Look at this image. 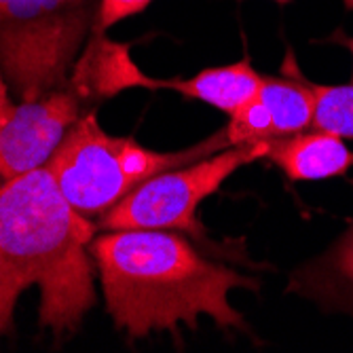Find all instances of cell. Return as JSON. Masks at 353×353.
I'll return each instance as SVG.
<instances>
[{"label":"cell","mask_w":353,"mask_h":353,"mask_svg":"<svg viewBox=\"0 0 353 353\" xmlns=\"http://www.w3.org/2000/svg\"><path fill=\"white\" fill-rule=\"evenodd\" d=\"M100 273L106 311L130 339L150 332L195 330L210 317L222 330H243V315L229 303L235 288L259 290V281L214 263L174 231H104L89 243Z\"/></svg>","instance_id":"cell-1"},{"label":"cell","mask_w":353,"mask_h":353,"mask_svg":"<svg viewBox=\"0 0 353 353\" xmlns=\"http://www.w3.org/2000/svg\"><path fill=\"white\" fill-rule=\"evenodd\" d=\"M98 224L61 195L47 168L0 188V334L13 330V311L30 285L41 288V326L74 332L95 303L89 243Z\"/></svg>","instance_id":"cell-2"},{"label":"cell","mask_w":353,"mask_h":353,"mask_svg":"<svg viewBox=\"0 0 353 353\" xmlns=\"http://www.w3.org/2000/svg\"><path fill=\"white\" fill-rule=\"evenodd\" d=\"M227 132H218L186 150L157 152L132 138L108 136L95 114H83L47 161L61 195L87 220H100L144 180L229 148Z\"/></svg>","instance_id":"cell-3"},{"label":"cell","mask_w":353,"mask_h":353,"mask_svg":"<svg viewBox=\"0 0 353 353\" xmlns=\"http://www.w3.org/2000/svg\"><path fill=\"white\" fill-rule=\"evenodd\" d=\"M100 0H0V72L19 100L63 89Z\"/></svg>","instance_id":"cell-4"},{"label":"cell","mask_w":353,"mask_h":353,"mask_svg":"<svg viewBox=\"0 0 353 353\" xmlns=\"http://www.w3.org/2000/svg\"><path fill=\"white\" fill-rule=\"evenodd\" d=\"M265 142H245L208 154L195 163L157 174L138 184L98 222V231H178L195 241H205V227L197 208L239 168L265 159Z\"/></svg>","instance_id":"cell-5"},{"label":"cell","mask_w":353,"mask_h":353,"mask_svg":"<svg viewBox=\"0 0 353 353\" xmlns=\"http://www.w3.org/2000/svg\"><path fill=\"white\" fill-rule=\"evenodd\" d=\"M85 104L66 85L39 100L15 104L0 72V178L3 182L45 168L55 148L83 117Z\"/></svg>","instance_id":"cell-6"},{"label":"cell","mask_w":353,"mask_h":353,"mask_svg":"<svg viewBox=\"0 0 353 353\" xmlns=\"http://www.w3.org/2000/svg\"><path fill=\"white\" fill-rule=\"evenodd\" d=\"M315 98L296 68L292 51L283 61V77H263L254 98L239 108L224 127L231 146L265 142L311 130Z\"/></svg>","instance_id":"cell-7"},{"label":"cell","mask_w":353,"mask_h":353,"mask_svg":"<svg viewBox=\"0 0 353 353\" xmlns=\"http://www.w3.org/2000/svg\"><path fill=\"white\" fill-rule=\"evenodd\" d=\"M148 79L134 63L130 45L110 41L106 32H91L68 85L83 102H89L112 98L123 89L148 87Z\"/></svg>","instance_id":"cell-8"},{"label":"cell","mask_w":353,"mask_h":353,"mask_svg":"<svg viewBox=\"0 0 353 353\" xmlns=\"http://www.w3.org/2000/svg\"><path fill=\"white\" fill-rule=\"evenodd\" d=\"M265 159L292 182L326 180L343 176L353 168V152L345 146L343 138L322 130L267 140Z\"/></svg>","instance_id":"cell-9"},{"label":"cell","mask_w":353,"mask_h":353,"mask_svg":"<svg viewBox=\"0 0 353 353\" xmlns=\"http://www.w3.org/2000/svg\"><path fill=\"white\" fill-rule=\"evenodd\" d=\"M288 292L353 313V224L322 256L292 273Z\"/></svg>","instance_id":"cell-10"},{"label":"cell","mask_w":353,"mask_h":353,"mask_svg":"<svg viewBox=\"0 0 353 353\" xmlns=\"http://www.w3.org/2000/svg\"><path fill=\"white\" fill-rule=\"evenodd\" d=\"M263 74H259L248 59L220 68H205L190 79H148L146 89H172L184 98L201 100L233 117L259 91Z\"/></svg>","instance_id":"cell-11"},{"label":"cell","mask_w":353,"mask_h":353,"mask_svg":"<svg viewBox=\"0 0 353 353\" xmlns=\"http://www.w3.org/2000/svg\"><path fill=\"white\" fill-rule=\"evenodd\" d=\"M315 98L311 130L353 138V85H317L305 79Z\"/></svg>","instance_id":"cell-12"},{"label":"cell","mask_w":353,"mask_h":353,"mask_svg":"<svg viewBox=\"0 0 353 353\" xmlns=\"http://www.w3.org/2000/svg\"><path fill=\"white\" fill-rule=\"evenodd\" d=\"M152 0H100V9H98V19H95L93 32H106L114 23L140 15L146 11V7Z\"/></svg>","instance_id":"cell-13"},{"label":"cell","mask_w":353,"mask_h":353,"mask_svg":"<svg viewBox=\"0 0 353 353\" xmlns=\"http://www.w3.org/2000/svg\"><path fill=\"white\" fill-rule=\"evenodd\" d=\"M328 43L343 45V47H347V49L351 51V55H353V39H351V37H347L343 30H336L332 37H328ZM351 85H353V74H351Z\"/></svg>","instance_id":"cell-14"},{"label":"cell","mask_w":353,"mask_h":353,"mask_svg":"<svg viewBox=\"0 0 353 353\" xmlns=\"http://www.w3.org/2000/svg\"><path fill=\"white\" fill-rule=\"evenodd\" d=\"M343 3H345V7H347L349 11H353V0H343Z\"/></svg>","instance_id":"cell-15"},{"label":"cell","mask_w":353,"mask_h":353,"mask_svg":"<svg viewBox=\"0 0 353 353\" xmlns=\"http://www.w3.org/2000/svg\"><path fill=\"white\" fill-rule=\"evenodd\" d=\"M275 3H279V5H288V3H292V0H275Z\"/></svg>","instance_id":"cell-16"},{"label":"cell","mask_w":353,"mask_h":353,"mask_svg":"<svg viewBox=\"0 0 353 353\" xmlns=\"http://www.w3.org/2000/svg\"><path fill=\"white\" fill-rule=\"evenodd\" d=\"M0 188H3V178H0Z\"/></svg>","instance_id":"cell-17"}]
</instances>
